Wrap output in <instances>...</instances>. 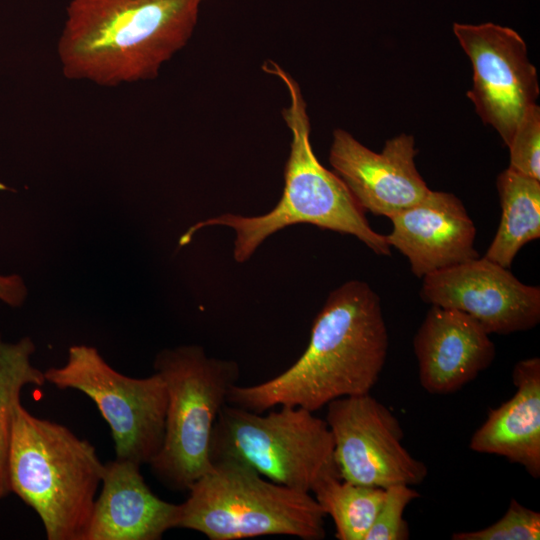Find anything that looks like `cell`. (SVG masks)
<instances>
[{"label":"cell","instance_id":"d6986e66","mask_svg":"<svg viewBox=\"0 0 540 540\" xmlns=\"http://www.w3.org/2000/svg\"><path fill=\"white\" fill-rule=\"evenodd\" d=\"M311 494L335 525L339 540H364L384 499L385 489L354 484L331 475L321 479Z\"/></svg>","mask_w":540,"mask_h":540},{"label":"cell","instance_id":"5b68a950","mask_svg":"<svg viewBox=\"0 0 540 540\" xmlns=\"http://www.w3.org/2000/svg\"><path fill=\"white\" fill-rule=\"evenodd\" d=\"M324 517L310 492L275 483L241 462L220 460L188 489L177 528L210 540L270 535L322 540Z\"/></svg>","mask_w":540,"mask_h":540},{"label":"cell","instance_id":"9a60e30c","mask_svg":"<svg viewBox=\"0 0 540 540\" xmlns=\"http://www.w3.org/2000/svg\"><path fill=\"white\" fill-rule=\"evenodd\" d=\"M140 468L116 458L104 463L86 540H159L177 528L180 504L155 495Z\"/></svg>","mask_w":540,"mask_h":540},{"label":"cell","instance_id":"2e32d148","mask_svg":"<svg viewBox=\"0 0 540 540\" xmlns=\"http://www.w3.org/2000/svg\"><path fill=\"white\" fill-rule=\"evenodd\" d=\"M514 395L490 408L474 432L469 448L498 455L540 477V358L519 360L512 370Z\"/></svg>","mask_w":540,"mask_h":540},{"label":"cell","instance_id":"7c38bea8","mask_svg":"<svg viewBox=\"0 0 540 540\" xmlns=\"http://www.w3.org/2000/svg\"><path fill=\"white\" fill-rule=\"evenodd\" d=\"M412 135L388 139L377 153L344 129H335L329 162L363 210L390 218L420 202L431 189L418 172Z\"/></svg>","mask_w":540,"mask_h":540},{"label":"cell","instance_id":"9c48e42d","mask_svg":"<svg viewBox=\"0 0 540 540\" xmlns=\"http://www.w3.org/2000/svg\"><path fill=\"white\" fill-rule=\"evenodd\" d=\"M326 407L341 479L382 489L425 480L428 469L403 446L399 420L370 393L338 398Z\"/></svg>","mask_w":540,"mask_h":540},{"label":"cell","instance_id":"603a6c76","mask_svg":"<svg viewBox=\"0 0 540 540\" xmlns=\"http://www.w3.org/2000/svg\"><path fill=\"white\" fill-rule=\"evenodd\" d=\"M28 291L23 279L18 275H0V300L12 306H21Z\"/></svg>","mask_w":540,"mask_h":540},{"label":"cell","instance_id":"44dd1931","mask_svg":"<svg viewBox=\"0 0 540 540\" xmlns=\"http://www.w3.org/2000/svg\"><path fill=\"white\" fill-rule=\"evenodd\" d=\"M420 494L409 485H393L385 495L375 520L364 540H407L409 526L403 517L405 508Z\"/></svg>","mask_w":540,"mask_h":540},{"label":"cell","instance_id":"277c9868","mask_svg":"<svg viewBox=\"0 0 540 540\" xmlns=\"http://www.w3.org/2000/svg\"><path fill=\"white\" fill-rule=\"evenodd\" d=\"M103 472L89 441L16 406L9 489L39 516L47 540H86Z\"/></svg>","mask_w":540,"mask_h":540},{"label":"cell","instance_id":"7a4b0ae2","mask_svg":"<svg viewBox=\"0 0 540 540\" xmlns=\"http://www.w3.org/2000/svg\"><path fill=\"white\" fill-rule=\"evenodd\" d=\"M206 0H72L57 53L68 79L150 80L191 38Z\"/></svg>","mask_w":540,"mask_h":540},{"label":"cell","instance_id":"7402d4cb","mask_svg":"<svg viewBox=\"0 0 540 540\" xmlns=\"http://www.w3.org/2000/svg\"><path fill=\"white\" fill-rule=\"evenodd\" d=\"M507 147L510 152L508 168L540 180V108L538 104L525 112Z\"/></svg>","mask_w":540,"mask_h":540},{"label":"cell","instance_id":"3957f363","mask_svg":"<svg viewBox=\"0 0 540 540\" xmlns=\"http://www.w3.org/2000/svg\"><path fill=\"white\" fill-rule=\"evenodd\" d=\"M264 72L278 77L288 90L290 102L282 110L292 140L285 164L284 188L275 207L259 216L224 213L190 226L179 239V247L190 243L200 230L210 226H227L234 230V260L244 263L272 234L296 224L350 234L378 255L390 256L385 235L369 225L363 208L345 183L326 169L314 154L307 105L298 82L273 60L263 63Z\"/></svg>","mask_w":540,"mask_h":540},{"label":"cell","instance_id":"ba28073f","mask_svg":"<svg viewBox=\"0 0 540 540\" xmlns=\"http://www.w3.org/2000/svg\"><path fill=\"white\" fill-rule=\"evenodd\" d=\"M47 383L61 390L87 395L110 427L115 458L148 464L161 449L167 410V390L154 374L133 378L124 375L84 344L73 345L62 366L44 371Z\"/></svg>","mask_w":540,"mask_h":540},{"label":"cell","instance_id":"4fadbf2b","mask_svg":"<svg viewBox=\"0 0 540 540\" xmlns=\"http://www.w3.org/2000/svg\"><path fill=\"white\" fill-rule=\"evenodd\" d=\"M389 219L387 243L409 260L419 278L479 257L474 223L452 193L430 190L420 202Z\"/></svg>","mask_w":540,"mask_h":540},{"label":"cell","instance_id":"30bf717a","mask_svg":"<svg viewBox=\"0 0 540 540\" xmlns=\"http://www.w3.org/2000/svg\"><path fill=\"white\" fill-rule=\"evenodd\" d=\"M453 32L472 65L467 97L484 124L508 146L525 112L537 104L539 83L523 38L494 23L453 24Z\"/></svg>","mask_w":540,"mask_h":540},{"label":"cell","instance_id":"52a82bcc","mask_svg":"<svg viewBox=\"0 0 540 540\" xmlns=\"http://www.w3.org/2000/svg\"><path fill=\"white\" fill-rule=\"evenodd\" d=\"M277 408L262 415L225 404L212 433V462L238 461L275 483L310 493L321 479L339 476L325 419L301 407Z\"/></svg>","mask_w":540,"mask_h":540},{"label":"cell","instance_id":"5bb4252c","mask_svg":"<svg viewBox=\"0 0 540 540\" xmlns=\"http://www.w3.org/2000/svg\"><path fill=\"white\" fill-rule=\"evenodd\" d=\"M413 349L420 385L434 395L458 392L496 357L490 334L475 319L434 305L414 336Z\"/></svg>","mask_w":540,"mask_h":540},{"label":"cell","instance_id":"ffe728a7","mask_svg":"<svg viewBox=\"0 0 540 540\" xmlns=\"http://www.w3.org/2000/svg\"><path fill=\"white\" fill-rule=\"evenodd\" d=\"M453 540H538L540 513L516 499L510 500L505 514L495 523L475 531L457 532Z\"/></svg>","mask_w":540,"mask_h":540},{"label":"cell","instance_id":"8992f818","mask_svg":"<svg viewBox=\"0 0 540 540\" xmlns=\"http://www.w3.org/2000/svg\"><path fill=\"white\" fill-rule=\"evenodd\" d=\"M154 369L168 402L163 443L149 466L168 489L188 491L213 467L214 425L240 368L233 360L209 357L199 345H181L158 352Z\"/></svg>","mask_w":540,"mask_h":540},{"label":"cell","instance_id":"e0dca14e","mask_svg":"<svg viewBox=\"0 0 540 540\" xmlns=\"http://www.w3.org/2000/svg\"><path fill=\"white\" fill-rule=\"evenodd\" d=\"M496 187L501 219L484 257L510 268L518 251L540 237V180L507 168L497 176Z\"/></svg>","mask_w":540,"mask_h":540},{"label":"cell","instance_id":"ac0fdd59","mask_svg":"<svg viewBox=\"0 0 540 540\" xmlns=\"http://www.w3.org/2000/svg\"><path fill=\"white\" fill-rule=\"evenodd\" d=\"M35 350L28 336L7 342L0 335V502L10 494L8 455L16 406L26 386L47 383L44 371L32 364Z\"/></svg>","mask_w":540,"mask_h":540},{"label":"cell","instance_id":"8fae6325","mask_svg":"<svg viewBox=\"0 0 540 540\" xmlns=\"http://www.w3.org/2000/svg\"><path fill=\"white\" fill-rule=\"evenodd\" d=\"M422 279L424 302L466 313L489 334L527 331L540 321V288L522 283L509 268L484 256Z\"/></svg>","mask_w":540,"mask_h":540},{"label":"cell","instance_id":"6da1fadb","mask_svg":"<svg viewBox=\"0 0 540 540\" xmlns=\"http://www.w3.org/2000/svg\"><path fill=\"white\" fill-rule=\"evenodd\" d=\"M387 351L379 296L366 282L349 280L328 295L296 362L265 382L234 385L227 403L257 413L278 406L315 412L335 399L370 393Z\"/></svg>","mask_w":540,"mask_h":540}]
</instances>
